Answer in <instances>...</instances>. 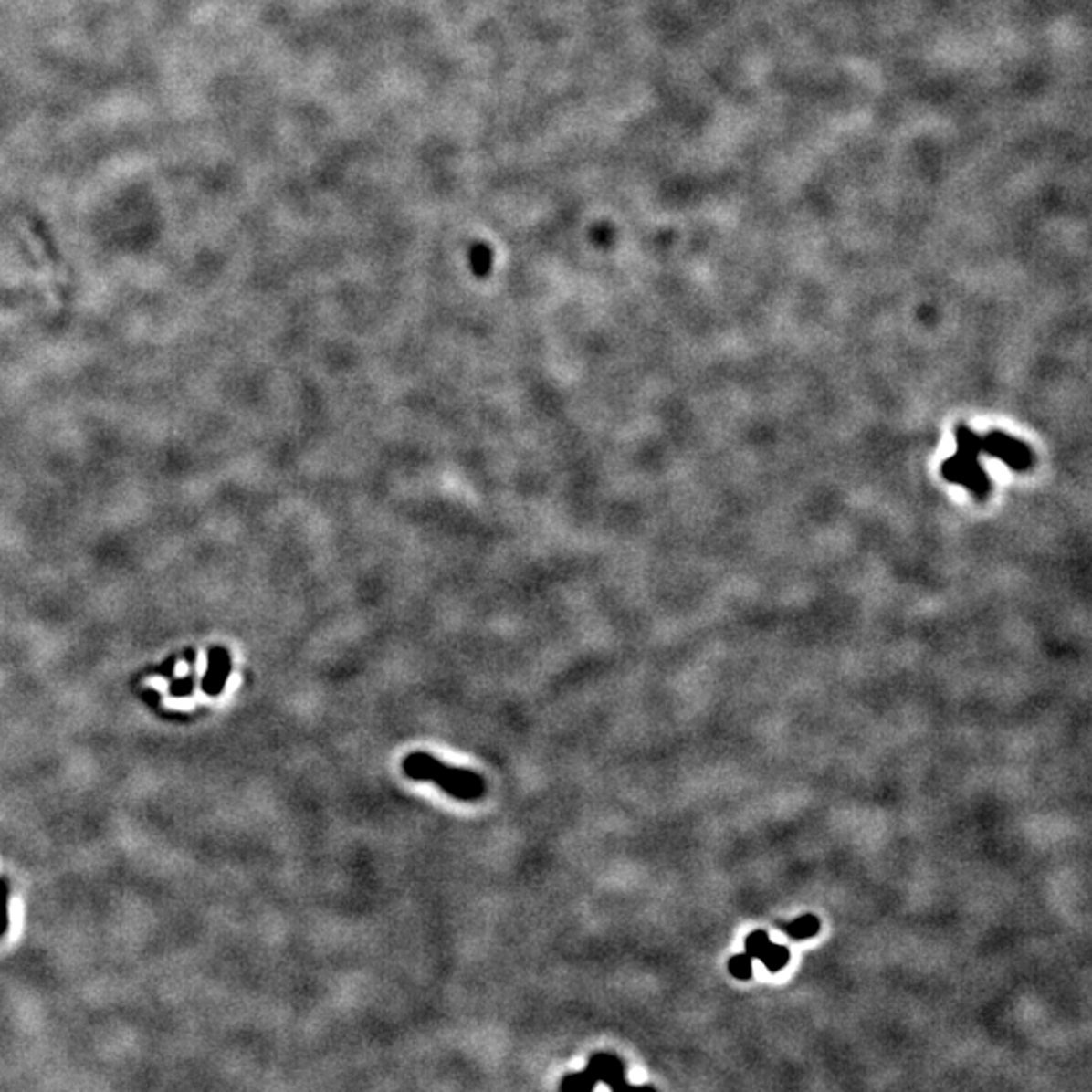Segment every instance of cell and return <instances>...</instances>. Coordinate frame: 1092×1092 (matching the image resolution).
Returning a JSON list of instances; mask_svg holds the SVG:
<instances>
[{"label": "cell", "instance_id": "cell-6", "mask_svg": "<svg viewBox=\"0 0 1092 1092\" xmlns=\"http://www.w3.org/2000/svg\"><path fill=\"white\" fill-rule=\"evenodd\" d=\"M771 945V939L765 933V930H755V933H751L745 940V949H747V955L751 959H759L762 953H765V949Z\"/></svg>", "mask_w": 1092, "mask_h": 1092}, {"label": "cell", "instance_id": "cell-1", "mask_svg": "<svg viewBox=\"0 0 1092 1092\" xmlns=\"http://www.w3.org/2000/svg\"><path fill=\"white\" fill-rule=\"evenodd\" d=\"M403 773L413 781H433L457 802H478L486 795V781L469 769L447 765L429 752H409L403 759Z\"/></svg>", "mask_w": 1092, "mask_h": 1092}, {"label": "cell", "instance_id": "cell-4", "mask_svg": "<svg viewBox=\"0 0 1092 1092\" xmlns=\"http://www.w3.org/2000/svg\"><path fill=\"white\" fill-rule=\"evenodd\" d=\"M759 959L762 961V965H765L769 969V971L777 973L783 967H787V963H789V949L785 945L771 943L765 949V953H762Z\"/></svg>", "mask_w": 1092, "mask_h": 1092}, {"label": "cell", "instance_id": "cell-5", "mask_svg": "<svg viewBox=\"0 0 1092 1092\" xmlns=\"http://www.w3.org/2000/svg\"><path fill=\"white\" fill-rule=\"evenodd\" d=\"M469 257H472V268L476 276H488L489 269H492V249L484 243H478L472 247Z\"/></svg>", "mask_w": 1092, "mask_h": 1092}, {"label": "cell", "instance_id": "cell-2", "mask_svg": "<svg viewBox=\"0 0 1092 1092\" xmlns=\"http://www.w3.org/2000/svg\"><path fill=\"white\" fill-rule=\"evenodd\" d=\"M597 1082H605L611 1090H624L629 1088L625 1082V1066L615 1054L597 1052L589 1058L585 1070L571 1072L564 1075L559 1088L572 1090V1092H591L597 1087Z\"/></svg>", "mask_w": 1092, "mask_h": 1092}, {"label": "cell", "instance_id": "cell-3", "mask_svg": "<svg viewBox=\"0 0 1092 1092\" xmlns=\"http://www.w3.org/2000/svg\"><path fill=\"white\" fill-rule=\"evenodd\" d=\"M785 933L795 940L812 939L819 933V920L814 915H803L795 920H791L785 927Z\"/></svg>", "mask_w": 1092, "mask_h": 1092}, {"label": "cell", "instance_id": "cell-7", "mask_svg": "<svg viewBox=\"0 0 1092 1092\" xmlns=\"http://www.w3.org/2000/svg\"><path fill=\"white\" fill-rule=\"evenodd\" d=\"M729 971L732 977L740 979V982H747L752 975V959L745 953V955H734L730 961H729Z\"/></svg>", "mask_w": 1092, "mask_h": 1092}]
</instances>
